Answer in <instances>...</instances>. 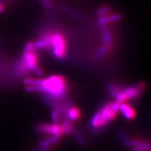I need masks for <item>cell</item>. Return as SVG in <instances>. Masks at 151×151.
Instances as JSON below:
<instances>
[{"label":"cell","mask_w":151,"mask_h":151,"mask_svg":"<svg viewBox=\"0 0 151 151\" xmlns=\"http://www.w3.org/2000/svg\"><path fill=\"white\" fill-rule=\"evenodd\" d=\"M119 104L115 101L103 104L89 121L90 130L95 134L105 130L108 124L115 119L119 111Z\"/></svg>","instance_id":"1"},{"label":"cell","mask_w":151,"mask_h":151,"mask_svg":"<svg viewBox=\"0 0 151 151\" xmlns=\"http://www.w3.org/2000/svg\"><path fill=\"white\" fill-rule=\"evenodd\" d=\"M43 95L56 100H63L68 93V86L65 78L61 75H52L41 80Z\"/></svg>","instance_id":"2"},{"label":"cell","mask_w":151,"mask_h":151,"mask_svg":"<svg viewBox=\"0 0 151 151\" xmlns=\"http://www.w3.org/2000/svg\"><path fill=\"white\" fill-rule=\"evenodd\" d=\"M145 84L142 81L131 86H122L119 94L115 98V101L120 104L129 100H135L142 95L145 90Z\"/></svg>","instance_id":"3"},{"label":"cell","mask_w":151,"mask_h":151,"mask_svg":"<svg viewBox=\"0 0 151 151\" xmlns=\"http://www.w3.org/2000/svg\"><path fill=\"white\" fill-rule=\"evenodd\" d=\"M50 51L54 58L58 60H63L67 54L65 39L59 32H53Z\"/></svg>","instance_id":"4"},{"label":"cell","mask_w":151,"mask_h":151,"mask_svg":"<svg viewBox=\"0 0 151 151\" xmlns=\"http://www.w3.org/2000/svg\"><path fill=\"white\" fill-rule=\"evenodd\" d=\"M35 130L39 134L48 136H54L59 139L63 135V132L59 124L39 123L35 125Z\"/></svg>","instance_id":"5"},{"label":"cell","mask_w":151,"mask_h":151,"mask_svg":"<svg viewBox=\"0 0 151 151\" xmlns=\"http://www.w3.org/2000/svg\"><path fill=\"white\" fill-rule=\"evenodd\" d=\"M14 74L17 78H22L27 76L30 73V70L27 67L24 60L21 56L17 59L12 65Z\"/></svg>","instance_id":"6"},{"label":"cell","mask_w":151,"mask_h":151,"mask_svg":"<svg viewBox=\"0 0 151 151\" xmlns=\"http://www.w3.org/2000/svg\"><path fill=\"white\" fill-rule=\"evenodd\" d=\"M22 57L31 72L33 69L39 65V55L36 50L32 52H23Z\"/></svg>","instance_id":"7"},{"label":"cell","mask_w":151,"mask_h":151,"mask_svg":"<svg viewBox=\"0 0 151 151\" xmlns=\"http://www.w3.org/2000/svg\"><path fill=\"white\" fill-rule=\"evenodd\" d=\"M119 110L120 111L122 115L127 120H133L135 117L136 113L135 110L126 102L119 104Z\"/></svg>","instance_id":"8"},{"label":"cell","mask_w":151,"mask_h":151,"mask_svg":"<svg viewBox=\"0 0 151 151\" xmlns=\"http://www.w3.org/2000/svg\"><path fill=\"white\" fill-rule=\"evenodd\" d=\"M132 147L137 148L144 151H151V144L149 142L137 139H130Z\"/></svg>","instance_id":"9"},{"label":"cell","mask_w":151,"mask_h":151,"mask_svg":"<svg viewBox=\"0 0 151 151\" xmlns=\"http://www.w3.org/2000/svg\"><path fill=\"white\" fill-rule=\"evenodd\" d=\"M61 130H62L63 134L69 135L73 130L74 126L73 125L71 122L68 119H65L63 121H61L60 124Z\"/></svg>","instance_id":"10"},{"label":"cell","mask_w":151,"mask_h":151,"mask_svg":"<svg viewBox=\"0 0 151 151\" xmlns=\"http://www.w3.org/2000/svg\"><path fill=\"white\" fill-rule=\"evenodd\" d=\"M81 116V113L77 107L73 105L70 107L67 113L68 119L70 121L78 120Z\"/></svg>","instance_id":"11"},{"label":"cell","mask_w":151,"mask_h":151,"mask_svg":"<svg viewBox=\"0 0 151 151\" xmlns=\"http://www.w3.org/2000/svg\"><path fill=\"white\" fill-rule=\"evenodd\" d=\"M72 133L73 134V135L74 136L75 139L77 141V142L79 145V146H81V147H84L85 141H84V139L83 138L81 133L80 132V131L78 129L74 127Z\"/></svg>","instance_id":"12"},{"label":"cell","mask_w":151,"mask_h":151,"mask_svg":"<svg viewBox=\"0 0 151 151\" xmlns=\"http://www.w3.org/2000/svg\"><path fill=\"white\" fill-rule=\"evenodd\" d=\"M117 135L120 140L122 141V144H124L125 147H127V148H130L132 147V145L130 142V139L126 135V134L124 132L120 130L117 132Z\"/></svg>","instance_id":"13"},{"label":"cell","mask_w":151,"mask_h":151,"mask_svg":"<svg viewBox=\"0 0 151 151\" xmlns=\"http://www.w3.org/2000/svg\"><path fill=\"white\" fill-rule=\"evenodd\" d=\"M51 145L49 142V141L47 139H44L41 140L39 143V147L41 148H47V149H50V146Z\"/></svg>","instance_id":"14"},{"label":"cell","mask_w":151,"mask_h":151,"mask_svg":"<svg viewBox=\"0 0 151 151\" xmlns=\"http://www.w3.org/2000/svg\"><path fill=\"white\" fill-rule=\"evenodd\" d=\"M42 3L46 9H49L50 8L49 0H42Z\"/></svg>","instance_id":"15"},{"label":"cell","mask_w":151,"mask_h":151,"mask_svg":"<svg viewBox=\"0 0 151 151\" xmlns=\"http://www.w3.org/2000/svg\"><path fill=\"white\" fill-rule=\"evenodd\" d=\"M35 151H50V149H47V148H41V147H38L35 149Z\"/></svg>","instance_id":"16"},{"label":"cell","mask_w":151,"mask_h":151,"mask_svg":"<svg viewBox=\"0 0 151 151\" xmlns=\"http://www.w3.org/2000/svg\"><path fill=\"white\" fill-rule=\"evenodd\" d=\"M4 5L3 4H2L1 3H0V13H1L4 12Z\"/></svg>","instance_id":"17"},{"label":"cell","mask_w":151,"mask_h":151,"mask_svg":"<svg viewBox=\"0 0 151 151\" xmlns=\"http://www.w3.org/2000/svg\"><path fill=\"white\" fill-rule=\"evenodd\" d=\"M133 151H144V150H140V149H137V148H134V149H133Z\"/></svg>","instance_id":"18"}]
</instances>
